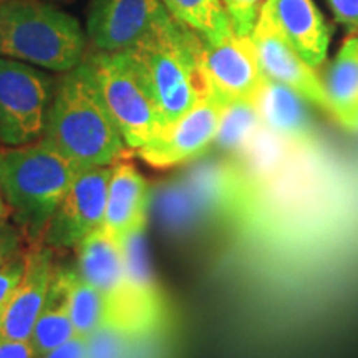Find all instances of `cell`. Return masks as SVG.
I'll use <instances>...</instances> for the list:
<instances>
[{
  "instance_id": "6da1fadb",
  "label": "cell",
  "mask_w": 358,
  "mask_h": 358,
  "mask_svg": "<svg viewBox=\"0 0 358 358\" xmlns=\"http://www.w3.org/2000/svg\"><path fill=\"white\" fill-rule=\"evenodd\" d=\"M42 141L80 171L113 166L128 146L83 62L55 83Z\"/></svg>"
},
{
  "instance_id": "7a4b0ae2",
  "label": "cell",
  "mask_w": 358,
  "mask_h": 358,
  "mask_svg": "<svg viewBox=\"0 0 358 358\" xmlns=\"http://www.w3.org/2000/svg\"><path fill=\"white\" fill-rule=\"evenodd\" d=\"M123 53L153 98L164 128L211 93L201 66V40L171 13Z\"/></svg>"
},
{
  "instance_id": "3957f363",
  "label": "cell",
  "mask_w": 358,
  "mask_h": 358,
  "mask_svg": "<svg viewBox=\"0 0 358 358\" xmlns=\"http://www.w3.org/2000/svg\"><path fill=\"white\" fill-rule=\"evenodd\" d=\"M78 173L70 159L42 140L19 148L0 146V196L29 244L42 243Z\"/></svg>"
},
{
  "instance_id": "277c9868",
  "label": "cell",
  "mask_w": 358,
  "mask_h": 358,
  "mask_svg": "<svg viewBox=\"0 0 358 358\" xmlns=\"http://www.w3.org/2000/svg\"><path fill=\"white\" fill-rule=\"evenodd\" d=\"M0 57L66 73L87 57V34L73 15L45 0H3Z\"/></svg>"
},
{
  "instance_id": "5b68a950",
  "label": "cell",
  "mask_w": 358,
  "mask_h": 358,
  "mask_svg": "<svg viewBox=\"0 0 358 358\" xmlns=\"http://www.w3.org/2000/svg\"><path fill=\"white\" fill-rule=\"evenodd\" d=\"M128 150H140L164 124L150 92L123 52H95L83 60Z\"/></svg>"
},
{
  "instance_id": "8992f818",
  "label": "cell",
  "mask_w": 358,
  "mask_h": 358,
  "mask_svg": "<svg viewBox=\"0 0 358 358\" xmlns=\"http://www.w3.org/2000/svg\"><path fill=\"white\" fill-rule=\"evenodd\" d=\"M53 90L55 82L47 71L0 57V146L42 140Z\"/></svg>"
},
{
  "instance_id": "52a82bcc",
  "label": "cell",
  "mask_w": 358,
  "mask_h": 358,
  "mask_svg": "<svg viewBox=\"0 0 358 358\" xmlns=\"http://www.w3.org/2000/svg\"><path fill=\"white\" fill-rule=\"evenodd\" d=\"M111 166L82 169L50 219L42 244L53 250L77 249L105 222Z\"/></svg>"
},
{
  "instance_id": "ba28073f",
  "label": "cell",
  "mask_w": 358,
  "mask_h": 358,
  "mask_svg": "<svg viewBox=\"0 0 358 358\" xmlns=\"http://www.w3.org/2000/svg\"><path fill=\"white\" fill-rule=\"evenodd\" d=\"M203 66L209 92L229 103H256L267 77L259 64L252 38L232 34L217 43L201 42Z\"/></svg>"
},
{
  "instance_id": "9c48e42d",
  "label": "cell",
  "mask_w": 358,
  "mask_h": 358,
  "mask_svg": "<svg viewBox=\"0 0 358 358\" xmlns=\"http://www.w3.org/2000/svg\"><path fill=\"white\" fill-rule=\"evenodd\" d=\"M226 106L222 100L209 93L134 153L150 166L159 169L194 159L216 140Z\"/></svg>"
},
{
  "instance_id": "30bf717a",
  "label": "cell",
  "mask_w": 358,
  "mask_h": 358,
  "mask_svg": "<svg viewBox=\"0 0 358 358\" xmlns=\"http://www.w3.org/2000/svg\"><path fill=\"white\" fill-rule=\"evenodd\" d=\"M168 15L161 0H92L87 37L96 52H124Z\"/></svg>"
},
{
  "instance_id": "8fae6325",
  "label": "cell",
  "mask_w": 358,
  "mask_h": 358,
  "mask_svg": "<svg viewBox=\"0 0 358 358\" xmlns=\"http://www.w3.org/2000/svg\"><path fill=\"white\" fill-rule=\"evenodd\" d=\"M250 38L256 45L259 64L268 80L285 85L303 100L313 103L327 115L332 116V106L327 96L324 82L284 38L264 7L259 13Z\"/></svg>"
},
{
  "instance_id": "7c38bea8",
  "label": "cell",
  "mask_w": 358,
  "mask_h": 358,
  "mask_svg": "<svg viewBox=\"0 0 358 358\" xmlns=\"http://www.w3.org/2000/svg\"><path fill=\"white\" fill-rule=\"evenodd\" d=\"M55 271L53 249L42 243L27 245L24 274L0 312V337L30 340L35 322L47 303Z\"/></svg>"
},
{
  "instance_id": "4fadbf2b",
  "label": "cell",
  "mask_w": 358,
  "mask_h": 358,
  "mask_svg": "<svg viewBox=\"0 0 358 358\" xmlns=\"http://www.w3.org/2000/svg\"><path fill=\"white\" fill-rule=\"evenodd\" d=\"M262 7L312 69L324 65L329 55L330 27L313 0H266Z\"/></svg>"
},
{
  "instance_id": "5bb4252c",
  "label": "cell",
  "mask_w": 358,
  "mask_h": 358,
  "mask_svg": "<svg viewBox=\"0 0 358 358\" xmlns=\"http://www.w3.org/2000/svg\"><path fill=\"white\" fill-rule=\"evenodd\" d=\"M150 191L143 174L129 161H118L111 166L106 196L103 229L116 241L146 227V211Z\"/></svg>"
},
{
  "instance_id": "9a60e30c",
  "label": "cell",
  "mask_w": 358,
  "mask_h": 358,
  "mask_svg": "<svg viewBox=\"0 0 358 358\" xmlns=\"http://www.w3.org/2000/svg\"><path fill=\"white\" fill-rule=\"evenodd\" d=\"M77 271L85 280L108 299V310L120 301L127 285L123 243L103 227L88 234L78 244Z\"/></svg>"
},
{
  "instance_id": "2e32d148",
  "label": "cell",
  "mask_w": 358,
  "mask_h": 358,
  "mask_svg": "<svg viewBox=\"0 0 358 358\" xmlns=\"http://www.w3.org/2000/svg\"><path fill=\"white\" fill-rule=\"evenodd\" d=\"M257 108L262 123L277 136L294 143H306L310 138L312 124L306 100L285 85L267 78Z\"/></svg>"
},
{
  "instance_id": "e0dca14e",
  "label": "cell",
  "mask_w": 358,
  "mask_h": 358,
  "mask_svg": "<svg viewBox=\"0 0 358 358\" xmlns=\"http://www.w3.org/2000/svg\"><path fill=\"white\" fill-rule=\"evenodd\" d=\"M332 118L348 129H358V34L342 43L324 82Z\"/></svg>"
},
{
  "instance_id": "ac0fdd59",
  "label": "cell",
  "mask_w": 358,
  "mask_h": 358,
  "mask_svg": "<svg viewBox=\"0 0 358 358\" xmlns=\"http://www.w3.org/2000/svg\"><path fill=\"white\" fill-rule=\"evenodd\" d=\"M75 332L88 337L108 320V299L80 275L77 267H58Z\"/></svg>"
},
{
  "instance_id": "d6986e66",
  "label": "cell",
  "mask_w": 358,
  "mask_h": 358,
  "mask_svg": "<svg viewBox=\"0 0 358 358\" xmlns=\"http://www.w3.org/2000/svg\"><path fill=\"white\" fill-rule=\"evenodd\" d=\"M75 335H77V332H75V327L71 324L65 285L57 267L50 294H48L47 303H45L42 313L35 322L30 342H32L35 352L40 358L45 353L53 350V348L60 347L62 343L69 342Z\"/></svg>"
},
{
  "instance_id": "ffe728a7",
  "label": "cell",
  "mask_w": 358,
  "mask_h": 358,
  "mask_svg": "<svg viewBox=\"0 0 358 358\" xmlns=\"http://www.w3.org/2000/svg\"><path fill=\"white\" fill-rule=\"evenodd\" d=\"M161 2L171 13L173 19L198 35L201 42L217 43L234 34L222 0H161Z\"/></svg>"
},
{
  "instance_id": "44dd1931",
  "label": "cell",
  "mask_w": 358,
  "mask_h": 358,
  "mask_svg": "<svg viewBox=\"0 0 358 358\" xmlns=\"http://www.w3.org/2000/svg\"><path fill=\"white\" fill-rule=\"evenodd\" d=\"M262 120L256 103H229L224 110L216 141L226 150H241L252 140Z\"/></svg>"
},
{
  "instance_id": "7402d4cb",
  "label": "cell",
  "mask_w": 358,
  "mask_h": 358,
  "mask_svg": "<svg viewBox=\"0 0 358 358\" xmlns=\"http://www.w3.org/2000/svg\"><path fill=\"white\" fill-rule=\"evenodd\" d=\"M133 335L105 324L87 337V358H128Z\"/></svg>"
},
{
  "instance_id": "603a6c76",
  "label": "cell",
  "mask_w": 358,
  "mask_h": 358,
  "mask_svg": "<svg viewBox=\"0 0 358 358\" xmlns=\"http://www.w3.org/2000/svg\"><path fill=\"white\" fill-rule=\"evenodd\" d=\"M266 0H222L236 35L250 37Z\"/></svg>"
},
{
  "instance_id": "cb8c5ba5",
  "label": "cell",
  "mask_w": 358,
  "mask_h": 358,
  "mask_svg": "<svg viewBox=\"0 0 358 358\" xmlns=\"http://www.w3.org/2000/svg\"><path fill=\"white\" fill-rule=\"evenodd\" d=\"M29 241L22 231L10 221L0 224V266L25 252Z\"/></svg>"
},
{
  "instance_id": "d4e9b609",
  "label": "cell",
  "mask_w": 358,
  "mask_h": 358,
  "mask_svg": "<svg viewBox=\"0 0 358 358\" xmlns=\"http://www.w3.org/2000/svg\"><path fill=\"white\" fill-rule=\"evenodd\" d=\"M25 267V252L0 266V312L3 310L15 285L19 284Z\"/></svg>"
},
{
  "instance_id": "484cf974",
  "label": "cell",
  "mask_w": 358,
  "mask_h": 358,
  "mask_svg": "<svg viewBox=\"0 0 358 358\" xmlns=\"http://www.w3.org/2000/svg\"><path fill=\"white\" fill-rule=\"evenodd\" d=\"M335 19L352 32H358V0H327Z\"/></svg>"
},
{
  "instance_id": "4316f807",
  "label": "cell",
  "mask_w": 358,
  "mask_h": 358,
  "mask_svg": "<svg viewBox=\"0 0 358 358\" xmlns=\"http://www.w3.org/2000/svg\"><path fill=\"white\" fill-rule=\"evenodd\" d=\"M0 358H38L30 340L0 337Z\"/></svg>"
},
{
  "instance_id": "83f0119b",
  "label": "cell",
  "mask_w": 358,
  "mask_h": 358,
  "mask_svg": "<svg viewBox=\"0 0 358 358\" xmlns=\"http://www.w3.org/2000/svg\"><path fill=\"white\" fill-rule=\"evenodd\" d=\"M40 358H87V337L75 335L69 342L62 343Z\"/></svg>"
},
{
  "instance_id": "f1b7e54d",
  "label": "cell",
  "mask_w": 358,
  "mask_h": 358,
  "mask_svg": "<svg viewBox=\"0 0 358 358\" xmlns=\"http://www.w3.org/2000/svg\"><path fill=\"white\" fill-rule=\"evenodd\" d=\"M7 221H10V213H8L7 204L3 203L2 198H0V224L7 222Z\"/></svg>"
},
{
  "instance_id": "f546056e",
  "label": "cell",
  "mask_w": 358,
  "mask_h": 358,
  "mask_svg": "<svg viewBox=\"0 0 358 358\" xmlns=\"http://www.w3.org/2000/svg\"><path fill=\"white\" fill-rule=\"evenodd\" d=\"M0 2H3V0H0Z\"/></svg>"
},
{
  "instance_id": "4dcf8cb0",
  "label": "cell",
  "mask_w": 358,
  "mask_h": 358,
  "mask_svg": "<svg viewBox=\"0 0 358 358\" xmlns=\"http://www.w3.org/2000/svg\"><path fill=\"white\" fill-rule=\"evenodd\" d=\"M0 198H2V196H0Z\"/></svg>"
}]
</instances>
